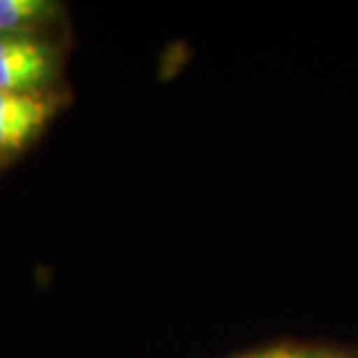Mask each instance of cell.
Returning <instances> with one entry per match:
<instances>
[{"mask_svg": "<svg viewBox=\"0 0 358 358\" xmlns=\"http://www.w3.org/2000/svg\"><path fill=\"white\" fill-rule=\"evenodd\" d=\"M56 73V52L31 35H0V91L40 93Z\"/></svg>", "mask_w": 358, "mask_h": 358, "instance_id": "obj_1", "label": "cell"}, {"mask_svg": "<svg viewBox=\"0 0 358 358\" xmlns=\"http://www.w3.org/2000/svg\"><path fill=\"white\" fill-rule=\"evenodd\" d=\"M54 114V98L45 93L0 91V154L31 142Z\"/></svg>", "mask_w": 358, "mask_h": 358, "instance_id": "obj_2", "label": "cell"}, {"mask_svg": "<svg viewBox=\"0 0 358 358\" xmlns=\"http://www.w3.org/2000/svg\"><path fill=\"white\" fill-rule=\"evenodd\" d=\"M54 14L56 5L45 0H0V35H26Z\"/></svg>", "mask_w": 358, "mask_h": 358, "instance_id": "obj_3", "label": "cell"}, {"mask_svg": "<svg viewBox=\"0 0 358 358\" xmlns=\"http://www.w3.org/2000/svg\"><path fill=\"white\" fill-rule=\"evenodd\" d=\"M238 358H352L342 352H333V349L321 347H307V345H279L259 349V352L238 356Z\"/></svg>", "mask_w": 358, "mask_h": 358, "instance_id": "obj_4", "label": "cell"}]
</instances>
